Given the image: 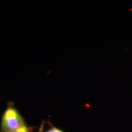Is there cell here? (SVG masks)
I'll use <instances>...</instances> for the list:
<instances>
[{
    "instance_id": "6da1fadb",
    "label": "cell",
    "mask_w": 132,
    "mask_h": 132,
    "mask_svg": "<svg viewBox=\"0 0 132 132\" xmlns=\"http://www.w3.org/2000/svg\"><path fill=\"white\" fill-rule=\"evenodd\" d=\"M26 123L24 118L14 104L10 102L2 116L1 124V132H10L15 131Z\"/></svg>"
},
{
    "instance_id": "7a4b0ae2",
    "label": "cell",
    "mask_w": 132,
    "mask_h": 132,
    "mask_svg": "<svg viewBox=\"0 0 132 132\" xmlns=\"http://www.w3.org/2000/svg\"><path fill=\"white\" fill-rule=\"evenodd\" d=\"M30 128L28 127L26 124H25L23 126H22L19 129L10 132H30Z\"/></svg>"
},
{
    "instance_id": "3957f363",
    "label": "cell",
    "mask_w": 132,
    "mask_h": 132,
    "mask_svg": "<svg viewBox=\"0 0 132 132\" xmlns=\"http://www.w3.org/2000/svg\"><path fill=\"white\" fill-rule=\"evenodd\" d=\"M45 132H64L63 131L59 129H58L57 128L55 127H51V128H50L49 129H48L47 131Z\"/></svg>"
},
{
    "instance_id": "277c9868",
    "label": "cell",
    "mask_w": 132,
    "mask_h": 132,
    "mask_svg": "<svg viewBox=\"0 0 132 132\" xmlns=\"http://www.w3.org/2000/svg\"><path fill=\"white\" fill-rule=\"evenodd\" d=\"M44 122L43 121L40 125L39 132H44Z\"/></svg>"
}]
</instances>
